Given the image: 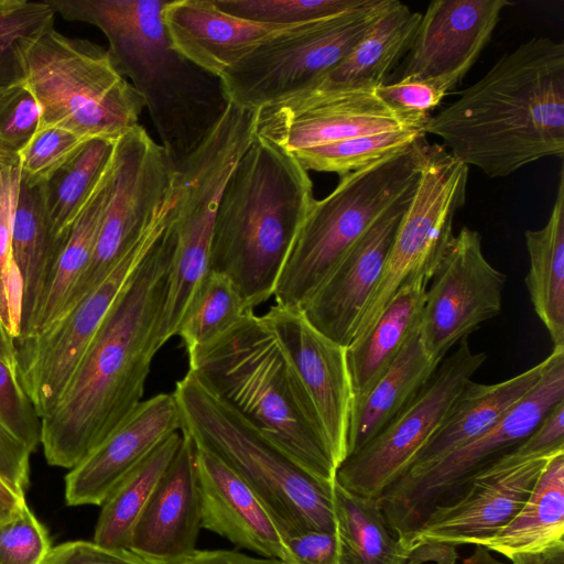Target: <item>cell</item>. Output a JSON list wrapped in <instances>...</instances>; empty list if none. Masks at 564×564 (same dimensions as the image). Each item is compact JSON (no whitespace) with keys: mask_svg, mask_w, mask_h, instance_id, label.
<instances>
[{"mask_svg":"<svg viewBox=\"0 0 564 564\" xmlns=\"http://www.w3.org/2000/svg\"><path fill=\"white\" fill-rule=\"evenodd\" d=\"M177 210L138 265L82 356L52 410L41 419L46 462L73 468L142 402L167 274L176 246Z\"/></svg>","mask_w":564,"mask_h":564,"instance_id":"obj_1","label":"cell"},{"mask_svg":"<svg viewBox=\"0 0 564 564\" xmlns=\"http://www.w3.org/2000/svg\"><path fill=\"white\" fill-rule=\"evenodd\" d=\"M424 133L489 177H506L564 155V44L534 36L505 53L456 100L431 116Z\"/></svg>","mask_w":564,"mask_h":564,"instance_id":"obj_2","label":"cell"},{"mask_svg":"<svg viewBox=\"0 0 564 564\" xmlns=\"http://www.w3.org/2000/svg\"><path fill=\"white\" fill-rule=\"evenodd\" d=\"M68 21L97 26L108 52L142 97L174 166L203 141L228 101L219 78L172 46L163 11L167 0H47Z\"/></svg>","mask_w":564,"mask_h":564,"instance_id":"obj_3","label":"cell"},{"mask_svg":"<svg viewBox=\"0 0 564 564\" xmlns=\"http://www.w3.org/2000/svg\"><path fill=\"white\" fill-rule=\"evenodd\" d=\"M313 182L294 155L254 138L217 209L210 271L227 275L253 311L267 302L313 202Z\"/></svg>","mask_w":564,"mask_h":564,"instance_id":"obj_4","label":"cell"},{"mask_svg":"<svg viewBox=\"0 0 564 564\" xmlns=\"http://www.w3.org/2000/svg\"><path fill=\"white\" fill-rule=\"evenodd\" d=\"M187 356L188 369L271 444L316 479L335 481L338 463L262 315L248 313L226 334Z\"/></svg>","mask_w":564,"mask_h":564,"instance_id":"obj_5","label":"cell"},{"mask_svg":"<svg viewBox=\"0 0 564 564\" xmlns=\"http://www.w3.org/2000/svg\"><path fill=\"white\" fill-rule=\"evenodd\" d=\"M181 432L216 455L254 492L283 541L308 530L337 531L334 482L303 470L192 370L173 392Z\"/></svg>","mask_w":564,"mask_h":564,"instance_id":"obj_6","label":"cell"},{"mask_svg":"<svg viewBox=\"0 0 564 564\" xmlns=\"http://www.w3.org/2000/svg\"><path fill=\"white\" fill-rule=\"evenodd\" d=\"M425 138L340 177L308 209L279 274L275 305L301 310L372 224L414 188Z\"/></svg>","mask_w":564,"mask_h":564,"instance_id":"obj_7","label":"cell"},{"mask_svg":"<svg viewBox=\"0 0 564 564\" xmlns=\"http://www.w3.org/2000/svg\"><path fill=\"white\" fill-rule=\"evenodd\" d=\"M25 83L40 105V128L58 127L84 139L117 140L139 124L144 107L108 50L53 26L26 55Z\"/></svg>","mask_w":564,"mask_h":564,"instance_id":"obj_8","label":"cell"},{"mask_svg":"<svg viewBox=\"0 0 564 564\" xmlns=\"http://www.w3.org/2000/svg\"><path fill=\"white\" fill-rule=\"evenodd\" d=\"M539 382L485 433L433 465L402 475L378 498L393 534L405 547L432 509L454 498L479 470L512 451L564 400V347L544 359Z\"/></svg>","mask_w":564,"mask_h":564,"instance_id":"obj_9","label":"cell"},{"mask_svg":"<svg viewBox=\"0 0 564 564\" xmlns=\"http://www.w3.org/2000/svg\"><path fill=\"white\" fill-rule=\"evenodd\" d=\"M388 2L365 0L334 17L275 32L219 78L226 100L257 111L311 86L354 50Z\"/></svg>","mask_w":564,"mask_h":564,"instance_id":"obj_10","label":"cell"},{"mask_svg":"<svg viewBox=\"0 0 564 564\" xmlns=\"http://www.w3.org/2000/svg\"><path fill=\"white\" fill-rule=\"evenodd\" d=\"M468 174L469 166L443 145L426 143L415 191L351 341L371 327L402 285L420 276L431 281L454 236L455 214L466 202Z\"/></svg>","mask_w":564,"mask_h":564,"instance_id":"obj_11","label":"cell"},{"mask_svg":"<svg viewBox=\"0 0 564 564\" xmlns=\"http://www.w3.org/2000/svg\"><path fill=\"white\" fill-rule=\"evenodd\" d=\"M177 189L111 272L42 333L15 343L20 382L40 419L55 405L82 356L151 247L174 217Z\"/></svg>","mask_w":564,"mask_h":564,"instance_id":"obj_12","label":"cell"},{"mask_svg":"<svg viewBox=\"0 0 564 564\" xmlns=\"http://www.w3.org/2000/svg\"><path fill=\"white\" fill-rule=\"evenodd\" d=\"M113 166L112 195L94 254L65 312L111 272L145 235L176 192L175 166L164 148L140 124L116 140Z\"/></svg>","mask_w":564,"mask_h":564,"instance_id":"obj_13","label":"cell"},{"mask_svg":"<svg viewBox=\"0 0 564 564\" xmlns=\"http://www.w3.org/2000/svg\"><path fill=\"white\" fill-rule=\"evenodd\" d=\"M445 356L417 397L382 431L338 466L336 482L350 492L379 498L410 468L444 422L454 401L486 361L485 352L460 340Z\"/></svg>","mask_w":564,"mask_h":564,"instance_id":"obj_14","label":"cell"},{"mask_svg":"<svg viewBox=\"0 0 564 564\" xmlns=\"http://www.w3.org/2000/svg\"><path fill=\"white\" fill-rule=\"evenodd\" d=\"M507 275L485 257L481 236L464 227L454 235L427 285L419 336L440 364L460 340L502 308Z\"/></svg>","mask_w":564,"mask_h":564,"instance_id":"obj_15","label":"cell"},{"mask_svg":"<svg viewBox=\"0 0 564 564\" xmlns=\"http://www.w3.org/2000/svg\"><path fill=\"white\" fill-rule=\"evenodd\" d=\"M256 135L293 153L366 134L423 129L375 89H303L256 111Z\"/></svg>","mask_w":564,"mask_h":564,"instance_id":"obj_16","label":"cell"},{"mask_svg":"<svg viewBox=\"0 0 564 564\" xmlns=\"http://www.w3.org/2000/svg\"><path fill=\"white\" fill-rule=\"evenodd\" d=\"M550 457H521L511 451L502 455L432 509L409 550L423 542L479 545L491 538L520 511Z\"/></svg>","mask_w":564,"mask_h":564,"instance_id":"obj_17","label":"cell"},{"mask_svg":"<svg viewBox=\"0 0 564 564\" xmlns=\"http://www.w3.org/2000/svg\"><path fill=\"white\" fill-rule=\"evenodd\" d=\"M262 316L313 405L339 466L347 456L354 403L346 348L316 330L299 310L273 305Z\"/></svg>","mask_w":564,"mask_h":564,"instance_id":"obj_18","label":"cell"},{"mask_svg":"<svg viewBox=\"0 0 564 564\" xmlns=\"http://www.w3.org/2000/svg\"><path fill=\"white\" fill-rule=\"evenodd\" d=\"M415 187L372 224L300 310L316 330L345 348L379 282Z\"/></svg>","mask_w":564,"mask_h":564,"instance_id":"obj_19","label":"cell"},{"mask_svg":"<svg viewBox=\"0 0 564 564\" xmlns=\"http://www.w3.org/2000/svg\"><path fill=\"white\" fill-rule=\"evenodd\" d=\"M508 0H435L422 14L400 78L435 79L451 90L490 42Z\"/></svg>","mask_w":564,"mask_h":564,"instance_id":"obj_20","label":"cell"},{"mask_svg":"<svg viewBox=\"0 0 564 564\" xmlns=\"http://www.w3.org/2000/svg\"><path fill=\"white\" fill-rule=\"evenodd\" d=\"M181 431L173 393L142 401L130 415L65 477L69 506H101L115 487L154 448Z\"/></svg>","mask_w":564,"mask_h":564,"instance_id":"obj_21","label":"cell"},{"mask_svg":"<svg viewBox=\"0 0 564 564\" xmlns=\"http://www.w3.org/2000/svg\"><path fill=\"white\" fill-rule=\"evenodd\" d=\"M200 527L195 448L183 434L133 525L128 549L149 564H180L196 551Z\"/></svg>","mask_w":564,"mask_h":564,"instance_id":"obj_22","label":"cell"},{"mask_svg":"<svg viewBox=\"0 0 564 564\" xmlns=\"http://www.w3.org/2000/svg\"><path fill=\"white\" fill-rule=\"evenodd\" d=\"M194 448L202 527L239 547L286 563L278 527L250 487L216 455L195 444Z\"/></svg>","mask_w":564,"mask_h":564,"instance_id":"obj_23","label":"cell"},{"mask_svg":"<svg viewBox=\"0 0 564 564\" xmlns=\"http://www.w3.org/2000/svg\"><path fill=\"white\" fill-rule=\"evenodd\" d=\"M163 21L173 48L217 78L286 28L234 17L214 0H167Z\"/></svg>","mask_w":564,"mask_h":564,"instance_id":"obj_24","label":"cell"},{"mask_svg":"<svg viewBox=\"0 0 564 564\" xmlns=\"http://www.w3.org/2000/svg\"><path fill=\"white\" fill-rule=\"evenodd\" d=\"M544 367L543 359L519 375L491 384L470 380L454 401L442 425L404 474L433 465L485 433L539 382Z\"/></svg>","mask_w":564,"mask_h":564,"instance_id":"obj_25","label":"cell"},{"mask_svg":"<svg viewBox=\"0 0 564 564\" xmlns=\"http://www.w3.org/2000/svg\"><path fill=\"white\" fill-rule=\"evenodd\" d=\"M422 14L398 0L387 7L354 50L311 89H376L408 54ZM303 90V89H302Z\"/></svg>","mask_w":564,"mask_h":564,"instance_id":"obj_26","label":"cell"},{"mask_svg":"<svg viewBox=\"0 0 564 564\" xmlns=\"http://www.w3.org/2000/svg\"><path fill=\"white\" fill-rule=\"evenodd\" d=\"M429 283L420 276L402 285L371 327L346 348L354 403L369 392L419 329Z\"/></svg>","mask_w":564,"mask_h":564,"instance_id":"obj_27","label":"cell"},{"mask_svg":"<svg viewBox=\"0 0 564 564\" xmlns=\"http://www.w3.org/2000/svg\"><path fill=\"white\" fill-rule=\"evenodd\" d=\"M64 239L55 237L40 182L20 178L12 229V258L22 282L18 339L29 330L48 286Z\"/></svg>","mask_w":564,"mask_h":564,"instance_id":"obj_28","label":"cell"},{"mask_svg":"<svg viewBox=\"0 0 564 564\" xmlns=\"http://www.w3.org/2000/svg\"><path fill=\"white\" fill-rule=\"evenodd\" d=\"M113 181L112 156L110 165L64 237L48 286L28 333L15 343L42 333L65 312L90 264L101 221L112 195Z\"/></svg>","mask_w":564,"mask_h":564,"instance_id":"obj_29","label":"cell"},{"mask_svg":"<svg viewBox=\"0 0 564 564\" xmlns=\"http://www.w3.org/2000/svg\"><path fill=\"white\" fill-rule=\"evenodd\" d=\"M438 365L423 350L417 329L392 366L361 400L352 404L347 456L361 448L406 409Z\"/></svg>","mask_w":564,"mask_h":564,"instance_id":"obj_30","label":"cell"},{"mask_svg":"<svg viewBox=\"0 0 564 564\" xmlns=\"http://www.w3.org/2000/svg\"><path fill=\"white\" fill-rule=\"evenodd\" d=\"M564 543V452L549 458L513 519L479 545L511 560Z\"/></svg>","mask_w":564,"mask_h":564,"instance_id":"obj_31","label":"cell"},{"mask_svg":"<svg viewBox=\"0 0 564 564\" xmlns=\"http://www.w3.org/2000/svg\"><path fill=\"white\" fill-rule=\"evenodd\" d=\"M529 271L524 279L533 310L553 347H564V169L547 223L525 230Z\"/></svg>","mask_w":564,"mask_h":564,"instance_id":"obj_32","label":"cell"},{"mask_svg":"<svg viewBox=\"0 0 564 564\" xmlns=\"http://www.w3.org/2000/svg\"><path fill=\"white\" fill-rule=\"evenodd\" d=\"M334 511L340 564H408L410 550L393 534L378 498L360 496L334 482Z\"/></svg>","mask_w":564,"mask_h":564,"instance_id":"obj_33","label":"cell"},{"mask_svg":"<svg viewBox=\"0 0 564 564\" xmlns=\"http://www.w3.org/2000/svg\"><path fill=\"white\" fill-rule=\"evenodd\" d=\"M116 140L89 138L41 183L46 214L56 238L64 239L110 165Z\"/></svg>","mask_w":564,"mask_h":564,"instance_id":"obj_34","label":"cell"},{"mask_svg":"<svg viewBox=\"0 0 564 564\" xmlns=\"http://www.w3.org/2000/svg\"><path fill=\"white\" fill-rule=\"evenodd\" d=\"M182 442V432L173 433L115 487L101 505L94 542L128 549L134 523Z\"/></svg>","mask_w":564,"mask_h":564,"instance_id":"obj_35","label":"cell"},{"mask_svg":"<svg viewBox=\"0 0 564 564\" xmlns=\"http://www.w3.org/2000/svg\"><path fill=\"white\" fill-rule=\"evenodd\" d=\"M40 444L41 419L18 371L0 360V476L24 497L30 456Z\"/></svg>","mask_w":564,"mask_h":564,"instance_id":"obj_36","label":"cell"},{"mask_svg":"<svg viewBox=\"0 0 564 564\" xmlns=\"http://www.w3.org/2000/svg\"><path fill=\"white\" fill-rule=\"evenodd\" d=\"M251 311L236 284L225 274L209 271L194 294L177 334L189 352L235 327Z\"/></svg>","mask_w":564,"mask_h":564,"instance_id":"obj_37","label":"cell"},{"mask_svg":"<svg viewBox=\"0 0 564 564\" xmlns=\"http://www.w3.org/2000/svg\"><path fill=\"white\" fill-rule=\"evenodd\" d=\"M425 135L423 129L386 131L316 145L292 154L307 172L336 173L343 177L411 147Z\"/></svg>","mask_w":564,"mask_h":564,"instance_id":"obj_38","label":"cell"},{"mask_svg":"<svg viewBox=\"0 0 564 564\" xmlns=\"http://www.w3.org/2000/svg\"><path fill=\"white\" fill-rule=\"evenodd\" d=\"M55 10L48 1L0 0V90L26 80V55Z\"/></svg>","mask_w":564,"mask_h":564,"instance_id":"obj_39","label":"cell"},{"mask_svg":"<svg viewBox=\"0 0 564 564\" xmlns=\"http://www.w3.org/2000/svg\"><path fill=\"white\" fill-rule=\"evenodd\" d=\"M20 178L19 159L0 161V319L14 340L20 334L22 305V282L12 258Z\"/></svg>","mask_w":564,"mask_h":564,"instance_id":"obj_40","label":"cell"},{"mask_svg":"<svg viewBox=\"0 0 564 564\" xmlns=\"http://www.w3.org/2000/svg\"><path fill=\"white\" fill-rule=\"evenodd\" d=\"M225 12L248 21L291 26L346 12L365 0H214Z\"/></svg>","mask_w":564,"mask_h":564,"instance_id":"obj_41","label":"cell"},{"mask_svg":"<svg viewBox=\"0 0 564 564\" xmlns=\"http://www.w3.org/2000/svg\"><path fill=\"white\" fill-rule=\"evenodd\" d=\"M40 124V105L26 83L0 90V161L19 159Z\"/></svg>","mask_w":564,"mask_h":564,"instance_id":"obj_42","label":"cell"},{"mask_svg":"<svg viewBox=\"0 0 564 564\" xmlns=\"http://www.w3.org/2000/svg\"><path fill=\"white\" fill-rule=\"evenodd\" d=\"M51 550L45 527L26 502L0 520V564H43Z\"/></svg>","mask_w":564,"mask_h":564,"instance_id":"obj_43","label":"cell"},{"mask_svg":"<svg viewBox=\"0 0 564 564\" xmlns=\"http://www.w3.org/2000/svg\"><path fill=\"white\" fill-rule=\"evenodd\" d=\"M85 140L63 128H40L19 154L21 176L42 182Z\"/></svg>","mask_w":564,"mask_h":564,"instance_id":"obj_44","label":"cell"},{"mask_svg":"<svg viewBox=\"0 0 564 564\" xmlns=\"http://www.w3.org/2000/svg\"><path fill=\"white\" fill-rule=\"evenodd\" d=\"M377 95L411 122L424 127L431 112L449 91L435 79L400 78L376 89Z\"/></svg>","mask_w":564,"mask_h":564,"instance_id":"obj_45","label":"cell"},{"mask_svg":"<svg viewBox=\"0 0 564 564\" xmlns=\"http://www.w3.org/2000/svg\"><path fill=\"white\" fill-rule=\"evenodd\" d=\"M43 564H149L129 549L69 541L51 550Z\"/></svg>","mask_w":564,"mask_h":564,"instance_id":"obj_46","label":"cell"},{"mask_svg":"<svg viewBox=\"0 0 564 564\" xmlns=\"http://www.w3.org/2000/svg\"><path fill=\"white\" fill-rule=\"evenodd\" d=\"M285 564H340L337 531L308 530L284 541Z\"/></svg>","mask_w":564,"mask_h":564,"instance_id":"obj_47","label":"cell"},{"mask_svg":"<svg viewBox=\"0 0 564 564\" xmlns=\"http://www.w3.org/2000/svg\"><path fill=\"white\" fill-rule=\"evenodd\" d=\"M511 452L521 457L553 456L564 452V400L555 404Z\"/></svg>","mask_w":564,"mask_h":564,"instance_id":"obj_48","label":"cell"},{"mask_svg":"<svg viewBox=\"0 0 564 564\" xmlns=\"http://www.w3.org/2000/svg\"><path fill=\"white\" fill-rule=\"evenodd\" d=\"M180 564H285L271 557H254L231 550H196Z\"/></svg>","mask_w":564,"mask_h":564,"instance_id":"obj_49","label":"cell"},{"mask_svg":"<svg viewBox=\"0 0 564 564\" xmlns=\"http://www.w3.org/2000/svg\"><path fill=\"white\" fill-rule=\"evenodd\" d=\"M457 560L458 553L455 545L438 542H423L410 549L408 564H424L426 562H433L435 564H456Z\"/></svg>","mask_w":564,"mask_h":564,"instance_id":"obj_50","label":"cell"},{"mask_svg":"<svg viewBox=\"0 0 564 564\" xmlns=\"http://www.w3.org/2000/svg\"><path fill=\"white\" fill-rule=\"evenodd\" d=\"M25 502V497L19 495L0 476V520L15 513Z\"/></svg>","mask_w":564,"mask_h":564,"instance_id":"obj_51","label":"cell"},{"mask_svg":"<svg viewBox=\"0 0 564 564\" xmlns=\"http://www.w3.org/2000/svg\"><path fill=\"white\" fill-rule=\"evenodd\" d=\"M0 360L17 370V349L13 337L0 319ZM18 371V370H17Z\"/></svg>","mask_w":564,"mask_h":564,"instance_id":"obj_52","label":"cell"},{"mask_svg":"<svg viewBox=\"0 0 564 564\" xmlns=\"http://www.w3.org/2000/svg\"><path fill=\"white\" fill-rule=\"evenodd\" d=\"M462 564H506L490 554V551L481 545H476L474 552Z\"/></svg>","mask_w":564,"mask_h":564,"instance_id":"obj_53","label":"cell"}]
</instances>
